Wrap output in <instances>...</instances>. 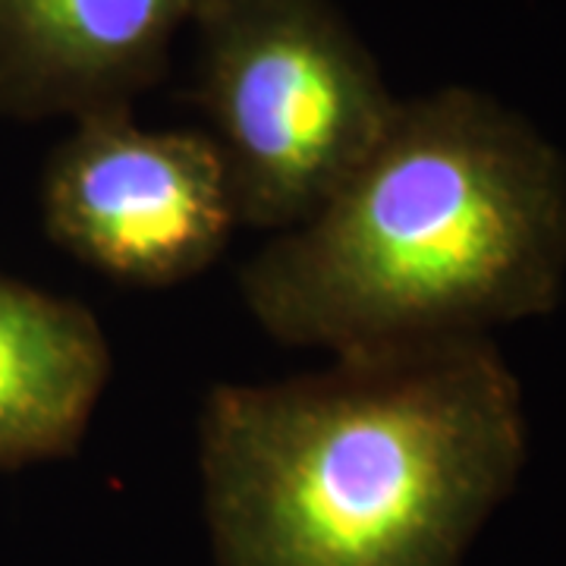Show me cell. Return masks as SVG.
Wrapping results in <instances>:
<instances>
[{
  "label": "cell",
  "mask_w": 566,
  "mask_h": 566,
  "mask_svg": "<svg viewBox=\"0 0 566 566\" xmlns=\"http://www.w3.org/2000/svg\"><path fill=\"white\" fill-rule=\"evenodd\" d=\"M523 387L491 337L344 356L205 397L214 566H460L526 463Z\"/></svg>",
  "instance_id": "cell-1"
},
{
  "label": "cell",
  "mask_w": 566,
  "mask_h": 566,
  "mask_svg": "<svg viewBox=\"0 0 566 566\" xmlns=\"http://www.w3.org/2000/svg\"><path fill=\"white\" fill-rule=\"evenodd\" d=\"M211 0H0V117L133 111Z\"/></svg>",
  "instance_id": "cell-5"
},
{
  "label": "cell",
  "mask_w": 566,
  "mask_h": 566,
  "mask_svg": "<svg viewBox=\"0 0 566 566\" xmlns=\"http://www.w3.org/2000/svg\"><path fill=\"white\" fill-rule=\"evenodd\" d=\"M566 283V161L516 111L450 85L397 102L315 214L240 271L274 340L334 359L485 340Z\"/></svg>",
  "instance_id": "cell-2"
},
{
  "label": "cell",
  "mask_w": 566,
  "mask_h": 566,
  "mask_svg": "<svg viewBox=\"0 0 566 566\" xmlns=\"http://www.w3.org/2000/svg\"><path fill=\"white\" fill-rule=\"evenodd\" d=\"M107 381L102 322L0 274V472L76 453Z\"/></svg>",
  "instance_id": "cell-6"
},
{
  "label": "cell",
  "mask_w": 566,
  "mask_h": 566,
  "mask_svg": "<svg viewBox=\"0 0 566 566\" xmlns=\"http://www.w3.org/2000/svg\"><path fill=\"white\" fill-rule=\"evenodd\" d=\"M73 123L41 174L51 243L142 290L192 281L221 259L240 218L208 133L145 129L133 111Z\"/></svg>",
  "instance_id": "cell-4"
},
{
  "label": "cell",
  "mask_w": 566,
  "mask_h": 566,
  "mask_svg": "<svg viewBox=\"0 0 566 566\" xmlns=\"http://www.w3.org/2000/svg\"><path fill=\"white\" fill-rule=\"evenodd\" d=\"M196 35V102L240 227L303 223L381 139L400 98L331 0H211Z\"/></svg>",
  "instance_id": "cell-3"
}]
</instances>
